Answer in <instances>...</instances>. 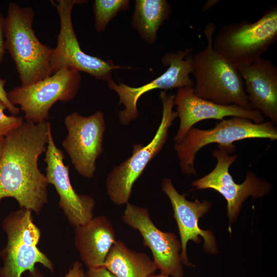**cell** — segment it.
Segmentation results:
<instances>
[{
    "mask_svg": "<svg viewBox=\"0 0 277 277\" xmlns=\"http://www.w3.org/2000/svg\"><path fill=\"white\" fill-rule=\"evenodd\" d=\"M8 109L5 103L0 100V135L5 136L24 122L21 116L7 115L4 111Z\"/></svg>",
    "mask_w": 277,
    "mask_h": 277,
    "instance_id": "22",
    "label": "cell"
},
{
    "mask_svg": "<svg viewBox=\"0 0 277 277\" xmlns=\"http://www.w3.org/2000/svg\"><path fill=\"white\" fill-rule=\"evenodd\" d=\"M84 277H116L104 266L88 268Z\"/></svg>",
    "mask_w": 277,
    "mask_h": 277,
    "instance_id": "24",
    "label": "cell"
},
{
    "mask_svg": "<svg viewBox=\"0 0 277 277\" xmlns=\"http://www.w3.org/2000/svg\"><path fill=\"white\" fill-rule=\"evenodd\" d=\"M270 121L255 123L244 117L232 116L223 120L210 129L192 127L182 141L174 144L181 171L195 174L194 160L197 152L211 143L219 146H232L234 142L248 138L277 139V129Z\"/></svg>",
    "mask_w": 277,
    "mask_h": 277,
    "instance_id": "6",
    "label": "cell"
},
{
    "mask_svg": "<svg viewBox=\"0 0 277 277\" xmlns=\"http://www.w3.org/2000/svg\"><path fill=\"white\" fill-rule=\"evenodd\" d=\"M277 39V6L269 7L253 23L243 21L221 28L213 38L214 51L232 65L253 62Z\"/></svg>",
    "mask_w": 277,
    "mask_h": 277,
    "instance_id": "5",
    "label": "cell"
},
{
    "mask_svg": "<svg viewBox=\"0 0 277 277\" xmlns=\"http://www.w3.org/2000/svg\"><path fill=\"white\" fill-rule=\"evenodd\" d=\"M6 80L2 78L0 76V100L6 105L9 111L13 115H17L20 111V108L13 105L9 101L7 92L5 90Z\"/></svg>",
    "mask_w": 277,
    "mask_h": 277,
    "instance_id": "23",
    "label": "cell"
},
{
    "mask_svg": "<svg viewBox=\"0 0 277 277\" xmlns=\"http://www.w3.org/2000/svg\"><path fill=\"white\" fill-rule=\"evenodd\" d=\"M214 1H209L208 2L206 3L205 5L204 6L203 10H207L212 7L213 6H214L215 4L217 3V1H216L215 2H214Z\"/></svg>",
    "mask_w": 277,
    "mask_h": 277,
    "instance_id": "27",
    "label": "cell"
},
{
    "mask_svg": "<svg viewBox=\"0 0 277 277\" xmlns=\"http://www.w3.org/2000/svg\"><path fill=\"white\" fill-rule=\"evenodd\" d=\"M4 141L5 136L0 135V160L3 151Z\"/></svg>",
    "mask_w": 277,
    "mask_h": 277,
    "instance_id": "28",
    "label": "cell"
},
{
    "mask_svg": "<svg viewBox=\"0 0 277 277\" xmlns=\"http://www.w3.org/2000/svg\"><path fill=\"white\" fill-rule=\"evenodd\" d=\"M85 272L83 263L76 261L73 263L72 267L64 277H84Z\"/></svg>",
    "mask_w": 277,
    "mask_h": 277,
    "instance_id": "25",
    "label": "cell"
},
{
    "mask_svg": "<svg viewBox=\"0 0 277 277\" xmlns=\"http://www.w3.org/2000/svg\"><path fill=\"white\" fill-rule=\"evenodd\" d=\"M80 0H56L51 1L60 16V30L57 44L52 53L50 74L56 73L61 69L71 67L95 78L108 82L111 78L113 70L131 68L115 65L112 60L105 61L85 53L82 50L75 35L72 21L74 5L85 3Z\"/></svg>",
    "mask_w": 277,
    "mask_h": 277,
    "instance_id": "9",
    "label": "cell"
},
{
    "mask_svg": "<svg viewBox=\"0 0 277 277\" xmlns=\"http://www.w3.org/2000/svg\"><path fill=\"white\" fill-rule=\"evenodd\" d=\"M31 7L9 3L4 21L5 49L13 60L21 85H31L50 76L53 48L42 43L32 28Z\"/></svg>",
    "mask_w": 277,
    "mask_h": 277,
    "instance_id": "2",
    "label": "cell"
},
{
    "mask_svg": "<svg viewBox=\"0 0 277 277\" xmlns=\"http://www.w3.org/2000/svg\"><path fill=\"white\" fill-rule=\"evenodd\" d=\"M126 205L122 217L123 221L140 232L144 245L150 249L153 261L161 273L172 277H183L181 244L175 234L157 228L151 220L147 208L129 202Z\"/></svg>",
    "mask_w": 277,
    "mask_h": 277,
    "instance_id": "14",
    "label": "cell"
},
{
    "mask_svg": "<svg viewBox=\"0 0 277 277\" xmlns=\"http://www.w3.org/2000/svg\"><path fill=\"white\" fill-rule=\"evenodd\" d=\"M45 152V175L48 184L54 186L59 196V207L71 226L76 227L87 224L93 218L95 201L92 196L78 194L73 189L69 177V166L64 163L65 155L55 144L51 128Z\"/></svg>",
    "mask_w": 277,
    "mask_h": 277,
    "instance_id": "13",
    "label": "cell"
},
{
    "mask_svg": "<svg viewBox=\"0 0 277 277\" xmlns=\"http://www.w3.org/2000/svg\"><path fill=\"white\" fill-rule=\"evenodd\" d=\"M81 83L80 72L65 67L34 84L12 89L7 97L13 105L20 106L26 121L36 124L47 120L49 110L56 102L67 103L74 99Z\"/></svg>",
    "mask_w": 277,
    "mask_h": 277,
    "instance_id": "8",
    "label": "cell"
},
{
    "mask_svg": "<svg viewBox=\"0 0 277 277\" xmlns=\"http://www.w3.org/2000/svg\"><path fill=\"white\" fill-rule=\"evenodd\" d=\"M159 96L162 103V116L152 141L146 146L142 144L135 145L131 156L113 168L106 178L107 193L116 205L121 206L129 202L134 183L148 163L161 151L168 138L169 128L178 117L177 111L173 110L174 95L163 90Z\"/></svg>",
    "mask_w": 277,
    "mask_h": 277,
    "instance_id": "7",
    "label": "cell"
},
{
    "mask_svg": "<svg viewBox=\"0 0 277 277\" xmlns=\"http://www.w3.org/2000/svg\"><path fill=\"white\" fill-rule=\"evenodd\" d=\"M215 27L208 23L204 30L206 46L193 55V91L200 97L221 105H237L252 109L244 82L236 67L216 52L212 42Z\"/></svg>",
    "mask_w": 277,
    "mask_h": 277,
    "instance_id": "3",
    "label": "cell"
},
{
    "mask_svg": "<svg viewBox=\"0 0 277 277\" xmlns=\"http://www.w3.org/2000/svg\"><path fill=\"white\" fill-rule=\"evenodd\" d=\"M180 124L174 137L175 144L180 143L193 126L204 120H223L226 116H238L248 118L255 123L264 122L263 115L254 109L244 108L237 105H221L196 95L193 87L178 88L174 95Z\"/></svg>",
    "mask_w": 277,
    "mask_h": 277,
    "instance_id": "15",
    "label": "cell"
},
{
    "mask_svg": "<svg viewBox=\"0 0 277 277\" xmlns=\"http://www.w3.org/2000/svg\"><path fill=\"white\" fill-rule=\"evenodd\" d=\"M50 123L26 121L5 136L0 160V202L13 197L20 208L39 214L48 202L46 175L38 168L46 150Z\"/></svg>",
    "mask_w": 277,
    "mask_h": 277,
    "instance_id": "1",
    "label": "cell"
},
{
    "mask_svg": "<svg viewBox=\"0 0 277 277\" xmlns=\"http://www.w3.org/2000/svg\"><path fill=\"white\" fill-rule=\"evenodd\" d=\"M171 8L166 0H136L131 18V26L143 41L152 44L157 33L171 14Z\"/></svg>",
    "mask_w": 277,
    "mask_h": 277,
    "instance_id": "20",
    "label": "cell"
},
{
    "mask_svg": "<svg viewBox=\"0 0 277 277\" xmlns=\"http://www.w3.org/2000/svg\"><path fill=\"white\" fill-rule=\"evenodd\" d=\"M149 277H170V276L165 275L162 273H160V274H158V275L153 274V275H150Z\"/></svg>",
    "mask_w": 277,
    "mask_h": 277,
    "instance_id": "29",
    "label": "cell"
},
{
    "mask_svg": "<svg viewBox=\"0 0 277 277\" xmlns=\"http://www.w3.org/2000/svg\"><path fill=\"white\" fill-rule=\"evenodd\" d=\"M64 123L67 135L62 146L77 172L91 179L96 170V161L103 153L106 125L104 113L100 111L89 116L77 112L67 115Z\"/></svg>",
    "mask_w": 277,
    "mask_h": 277,
    "instance_id": "12",
    "label": "cell"
},
{
    "mask_svg": "<svg viewBox=\"0 0 277 277\" xmlns=\"http://www.w3.org/2000/svg\"><path fill=\"white\" fill-rule=\"evenodd\" d=\"M4 21L5 17L0 12V66L4 61V55L6 52L4 35Z\"/></svg>",
    "mask_w": 277,
    "mask_h": 277,
    "instance_id": "26",
    "label": "cell"
},
{
    "mask_svg": "<svg viewBox=\"0 0 277 277\" xmlns=\"http://www.w3.org/2000/svg\"><path fill=\"white\" fill-rule=\"evenodd\" d=\"M193 48H186L176 52H168L162 57V64L168 66L167 70L151 82L138 87H132L124 83L117 84L112 79L107 82L110 89L119 96V104L125 108L118 113L121 124L128 126L139 115L137 103L145 93L154 89L165 91L186 87H193L194 82L190 77L192 72Z\"/></svg>",
    "mask_w": 277,
    "mask_h": 277,
    "instance_id": "10",
    "label": "cell"
},
{
    "mask_svg": "<svg viewBox=\"0 0 277 277\" xmlns=\"http://www.w3.org/2000/svg\"><path fill=\"white\" fill-rule=\"evenodd\" d=\"M129 8L128 0H95L93 10L94 25L98 33L104 32L109 22L120 11H127Z\"/></svg>",
    "mask_w": 277,
    "mask_h": 277,
    "instance_id": "21",
    "label": "cell"
},
{
    "mask_svg": "<svg viewBox=\"0 0 277 277\" xmlns=\"http://www.w3.org/2000/svg\"><path fill=\"white\" fill-rule=\"evenodd\" d=\"M104 266L116 277H149L158 269L148 254L134 251L116 240Z\"/></svg>",
    "mask_w": 277,
    "mask_h": 277,
    "instance_id": "19",
    "label": "cell"
},
{
    "mask_svg": "<svg viewBox=\"0 0 277 277\" xmlns=\"http://www.w3.org/2000/svg\"><path fill=\"white\" fill-rule=\"evenodd\" d=\"M242 77L252 109L259 111L277 123V67L262 57L247 64L235 66Z\"/></svg>",
    "mask_w": 277,
    "mask_h": 277,
    "instance_id": "17",
    "label": "cell"
},
{
    "mask_svg": "<svg viewBox=\"0 0 277 277\" xmlns=\"http://www.w3.org/2000/svg\"><path fill=\"white\" fill-rule=\"evenodd\" d=\"M115 241L114 229L105 216L93 217L87 224L75 227L74 245L88 268L104 266Z\"/></svg>",
    "mask_w": 277,
    "mask_h": 277,
    "instance_id": "18",
    "label": "cell"
},
{
    "mask_svg": "<svg viewBox=\"0 0 277 277\" xmlns=\"http://www.w3.org/2000/svg\"><path fill=\"white\" fill-rule=\"evenodd\" d=\"M32 212L25 208L11 212L3 221L2 227L7 236L5 247L0 251L4 265L0 277H21L29 271V277H44L35 267L39 263L51 272L54 265L37 247L41 231L33 223Z\"/></svg>",
    "mask_w": 277,
    "mask_h": 277,
    "instance_id": "4",
    "label": "cell"
},
{
    "mask_svg": "<svg viewBox=\"0 0 277 277\" xmlns=\"http://www.w3.org/2000/svg\"><path fill=\"white\" fill-rule=\"evenodd\" d=\"M218 148L212 152V156L217 161L215 168L208 174L193 181L192 186L194 189H212L221 193L227 202L228 215L232 222L248 197L255 198L266 195L271 185L251 171L247 172L242 184L235 183L229 171L231 165L238 158L236 154H229L234 151L235 147L218 146Z\"/></svg>",
    "mask_w": 277,
    "mask_h": 277,
    "instance_id": "11",
    "label": "cell"
},
{
    "mask_svg": "<svg viewBox=\"0 0 277 277\" xmlns=\"http://www.w3.org/2000/svg\"><path fill=\"white\" fill-rule=\"evenodd\" d=\"M161 187L170 201L174 217L177 224L181 238L182 263L187 267L192 265L188 260L187 244L189 240L199 243V235L203 238L204 246L207 251L216 252L215 241L212 233L208 230H202L198 225L199 218L209 210L210 202L206 200L202 202L197 200L194 202L188 201L185 194H181L176 191L171 180L168 178L163 180Z\"/></svg>",
    "mask_w": 277,
    "mask_h": 277,
    "instance_id": "16",
    "label": "cell"
}]
</instances>
